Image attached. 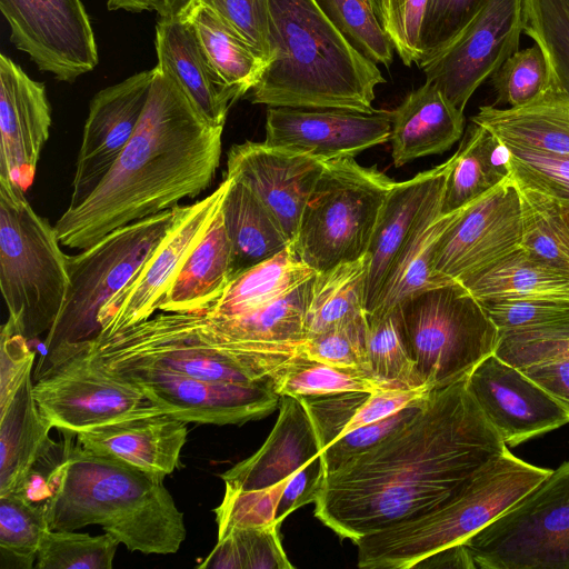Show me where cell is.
I'll list each match as a JSON object with an SVG mask.
<instances>
[{"mask_svg":"<svg viewBox=\"0 0 569 569\" xmlns=\"http://www.w3.org/2000/svg\"><path fill=\"white\" fill-rule=\"evenodd\" d=\"M467 377L433 389L402 427L326 475L315 517L356 543L460 493L508 449L469 392Z\"/></svg>","mask_w":569,"mask_h":569,"instance_id":"6da1fadb","label":"cell"},{"mask_svg":"<svg viewBox=\"0 0 569 569\" xmlns=\"http://www.w3.org/2000/svg\"><path fill=\"white\" fill-rule=\"evenodd\" d=\"M153 71L130 141L93 192L57 220L63 247L83 250L120 227L197 197L212 182L223 127L210 123L168 72L158 66Z\"/></svg>","mask_w":569,"mask_h":569,"instance_id":"7a4b0ae2","label":"cell"},{"mask_svg":"<svg viewBox=\"0 0 569 569\" xmlns=\"http://www.w3.org/2000/svg\"><path fill=\"white\" fill-rule=\"evenodd\" d=\"M48 476L43 505L51 530L100 526L129 551L176 553L187 537L183 513L164 476L91 452L67 440Z\"/></svg>","mask_w":569,"mask_h":569,"instance_id":"3957f363","label":"cell"},{"mask_svg":"<svg viewBox=\"0 0 569 569\" xmlns=\"http://www.w3.org/2000/svg\"><path fill=\"white\" fill-rule=\"evenodd\" d=\"M273 59L249 92L252 103L371 113L378 66L359 53L317 0H268Z\"/></svg>","mask_w":569,"mask_h":569,"instance_id":"277c9868","label":"cell"},{"mask_svg":"<svg viewBox=\"0 0 569 569\" xmlns=\"http://www.w3.org/2000/svg\"><path fill=\"white\" fill-rule=\"evenodd\" d=\"M551 469L513 456L509 448L486 465L447 503L360 538L358 567L411 569L428 557L463 543L521 499Z\"/></svg>","mask_w":569,"mask_h":569,"instance_id":"5b68a950","label":"cell"},{"mask_svg":"<svg viewBox=\"0 0 569 569\" xmlns=\"http://www.w3.org/2000/svg\"><path fill=\"white\" fill-rule=\"evenodd\" d=\"M60 244L26 192L0 179V287L8 318L28 340L48 333L63 307L69 272Z\"/></svg>","mask_w":569,"mask_h":569,"instance_id":"8992f818","label":"cell"},{"mask_svg":"<svg viewBox=\"0 0 569 569\" xmlns=\"http://www.w3.org/2000/svg\"><path fill=\"white\" fill-rule=\"evenodd\" d=\"M179 206L120 227L80 253L68 256L69 289L43 341L41 369L70 346L96 339L98 315L147 262L171 228Z\"/></svg>","mask_w":569,"mask_h":569,"instance_id":"52a82bcc","label":"cell"},{"mask_svg":"<svg viewBox=\"0 0 569 569\" xmlns=\"http://www.w3.org/2000/svg\"><path fill=\"white\" fill-rule=\"evenodd\" d=\"M376 166L353 158L325 163L291 243L316 272L366 256L383 202L395 184Z\"/></svg>","mask_w":569,"mask_h":569,"instance_id":"ba28073f","label":"cell"},{"mask_svg":"<svg viewBox=\"0 0 569 569\" xmlns=\"http://www.w3.org/2000/svg\"><path fill=\"white\" fill-rule=\"evenodd\" d=\"M397 308L409 352L431 389L466 378L498 347L499 330L459 281L421 291Z\"/></svg>","mask_w":569,"mask_h":569,"instance_id":"9c48e42d","label":"cell"},{"mask_svg":"<svg viewBox=\"0 0 569 569\" xmlns=\"http://www.w3.org/2000/svg\"><path fill=\"white\" fill-rule=\"evenodd\" d=\"M463 545L481 569H569V460Z\"/></svg>","mask_w":569,"mask_h":569,"instance_id":"30bf717a","label":"cell"},{"mask_svg":"<svg viewBox=\"0 0 569 569\" xmlns=\"http://www.w3.org/2000/svg\"><path fill=\"white\" fill-rule=\"evenodd\" d=\"M93 340L68 347L33 380V397L51 426L77 433L163 413L139 387L104 365Z\"/></svg>","mask_w":569,"mask_h":569,"instance_id":"8fae6325","label":"cell"},{"mask_svg":"<svg viewBox=\"0 0 569 569\" xmlns=\"http://www.w3.org/2000/svg\"><path fill=\"white\" fill-rule=\"evenodd\" d=\"M101 359L139 387L163 413L188 423L242 425L269 416L281 399L270 381L206 382L147 362Z\"/></svg>","mask_w":569,"mask_h":569,"instance_id":"7c38bea8","label":"cell"},{"mask_svg":"<svg viewBox=\"0 0 569 569\" xmlns=\"http://www.w3.org/2000/svg\"><path fill=\"white\" fill-rule=\"evenodd\" d=\"M526 23V0H487L440 51L417 64L463 111L469 99L516 51Z\"/></svg>","mask_w":569,"mask_h":569,"instance_id":"4fadbf2b","label":"cell"},{"mask_svg":"<svg viewBox=\"0 0 569 569\" xmlns=\"http://www.w3.org/2000/svg\"><path fill=\"white\" fill-rule=\"evenodd\" d=\"M522 213L519 189L509 174L468 203L438 239L433 269L465 282L520 249Z\"/></svg>","mask_w":569,"mask_h":569,"instance_id":"5bb4252c","label":"cell"},{"mask_svg":"<svg viewBox=\"0 0 569 569\" xmlns=\"http://www.w3.org/2000/svg\"><path fill=\"white\" fill-rule=\"evenodd\" d=\"M10 41L42 72L73 82L98 64V48L81 0H0Z\"/></svg>","mask_w":569,"mask_h":569,"instance_id":"9a60e30c","label":"cell"},{"mask_svg":"<svg viewBox=\"0 0 569 569\" xmlns=\"http://www.w3.org/2000/svg\"><path fill=\"white\" fill-rule=\"evenodd\" d=\"M231 181L224 177L210 194L191 204L179 206L171 228L154 252L99 311V336L139 323L159 310L174 276L222 207Z\"/></svg>","mask_w":569,"mask_h":569,"instance_id":"2e32d148","label":"cell"},{"mask_svg":"<svg viewBox=\"0 0 569 569\" xmlns=\"http://www.w3.org/2000/svg\"><path fill=\"white\" fill-rule=\"evenodd\" d=\"M153 72L152 68L134 73L91 99L68 209L93 192L130 141L146 108Z\"/></svg>","mask_w":569,"mask_h":569,"instance_id":"e0dca14e","label":"cell"},{"mask_svg":"<svg viewBox=\"0 0 569 569\" xmlns=\"http://www.w3.org/2000/svg\"><path fill=\"white\" fill-rule=\"evenodd\" d=\"M467 387L507 446L569 422V415L546 390L495 353L472 369Z\"/></svg>","mask_w":569,"mask_h":569,"instance_id":"ac0fdd59","label":"cell"},{"mask_svg":"<svg viewBox=\"0 0 569 569\" xmlns=\"http://www.w3.org/2000/svg\"><path fill=\"white\" fill-rule=\"evenodd\" d=\"M390 113L338 109L268 107L264 142L315 157L323 162L353 158L389 141Z\"/></svg>","mask_w":569,"mask_h":569,"instance_id":"d6986e66","label":"cell"},{"mask_svg":"<svg viewBox=\"0 0 569 569\" xmlns=\"http://www.w3.org/2000/svg\"><path fill=\"white\" fill-rule=\"evenodd\" d=\"M325 163L264 141H244L229 149L226 176L249 184L293 243L303 209Z\"/></svg>","mask_w":569,"mask_h":569,"instance_id":"ffe728a7","label":"cell"},{"mask_svg":"<svg viewBox=\"0 0 569 569\" xmlns=\"http://www.w3.org/2000/svg\"><path fill=\"white\" fill-rule=\"evenodd\" d=\"M51 109L46 86L0 54V179L24 192L33 183L49 138Z\"/></svg>","mask_w":569,"mask_h":569,"instance_id":"44dd1931","label":"cell"},{"mask_svg":"<svg viewBox=\"0 0 569 569\" xmlns=\"http://www.w3.org/2000/svg\"><path fill=\"white\" fill-rule=\"evenodd\" d=\"M455 157L413 178L395 182L390 189L366 253L367 278L365 311L369 315L391 269L413 232L422 211L441 189Z\"/></svg>","mask_w":569,"mask_h":569,"instance_id":"7402d4cb","label":"cell"},{"mask_svg":"<svg viewBox=\"0 0 569 569\" xmlns=\"http://www.w3.org/2000/svg\"><path fill=\"white\" fill-rule=\"evenodd\" d=\"M321 447L312 421L299 399L283 396L277 421L262 446L220 477L224 487L252 490L288 481Z\"/></svg>","mask_w":569,"mask_h":569,"instance_id":"603a6c76","label":"cell"},{"mask_svg":"<svg viewBox=\"0 0 569 569\" xmlns=\"http://www.w3.org/2000/svg\"><path fill=\"white\" fill-rule=\"evenodd\" d=\"M187 421L167 413L123 419L76 433L84 449L168 476L180 465Z\"/></svg>","mask_w":569,"mask_h":569,"instance_id":"cb8c5ba5","label":"cell"},{"mask_svg":"<svg viewBox=\"0 0 569 569\" xmlns=\"http://www.w3.org/2000/svg\"><path fill=\"white\" fill-rule=\"evenodd\" d=\"M154 46L157 66L180 86L199 112L224 127L230 107L239 100L217 73L193 27L184 19H159Z\"/></svg>","mask_w":569,"mask_h":569,"instance_id":"d4e9b609","label":"cell"},{"mask_svg":"<svg viewBox=\"0 0 569 569\" xmlns=\"http://www.w3.org/2000/svg\"><path fill=\"white\" fill-rule=\"evenodd\" d=\"M471 121L510 149L569 158V96L550 80L530 101L510 108L481 106Z\"/></svg>","mask_w":569,"mask_h":569,"instance_id":"484cf974","label":"cell"},{"mask_svg":"<svg viewBox=\"0 0 569 569\" xmlns=\"http://www.w3.org/2000/svg\"><path fill=\"white\" fill-rule=\"evenodd\" d=\"M393 164L401 167L421 157L449 150L463 133V111L427 81L389 111Z\"/></svg>","mask_w":569,"mask_h":569,"instance_id":"4316f807","label":"cell"},{"mask_svg":"<svg viewBox=\"0 0 569 569\" xmlns=\"http://www.w3.org/2000/svg\"><path fill=\"white\" fill-rule=\"evenodd\" d=\"M52 428L33 397L30 376L0 406V496L21 491L38 463L57 449Z\"/></svg>","mask_w":569,"mask_h":569,"instance_id":"83f0119b","label":"cell"},{"mask_svg":"<svg viewBox=\"0 0 569 569\" xmlns=\"http://www.w3.org/2000/svg\"><path fill=\"white\" fill-rule=\"evenodd\" d=\"M443 190L445 186L426 206L385 281L372 311L366 315L367 318H381L395 310L407 298L452 282L435 272V250L440 236L459 217L466 206L451 213L442 214Z\"/></svg>","mask_w":569,"mask_h":569,"instance_id":"f1b7e54d","label":"cell"},{"mask_svg":"<svg viewBox=\"0 0 569 569\" xmlns=\"http://www.w3.org/2000/svg\"><path fill=\"white\" fill-rule=\"evenodd\" d=\"M230 281L231 244L221 207L174 276L159 310L203 312L221 298Z\"/></svg>","mask_w":569,"mask_h":569,"instance_id":"f546056e","label":"cell"},{"mask_svg":"<svg viewBox=\"0 0 569 569\" xmlns=\"http://www.w3.org/2000/svg\"><path fill=\"white\" fill-rule=\"evenodd\" d=\"M432 390L430 387L390 388L297 399L312 421L322 451L352 430L388 418L411 405L425 402Z\"/></svg>","mask_w":569,"mask_h":569,"instance_id":"4dcf8cb0","label":"cell"},{"mask_svg":"<svg viewBox=\"0 0 569 569\" xmlns=\"http://www.w3.org/2000/svg\"><path fill=\"white\" fill-rule=\"evenodd\" d=\"M229 178L232 181L222 203V216L231 244L232 280L291 243L250 186L239 178Z\"/></svg>","mask_w":569,"mask_h":569,"instance_id":"1f68e13d","label":"cell"},{"mask_svg":"<svg viewBox=\"0 0 569 569\" xmlns=\"http://www.w3.org/2000/svg\"><path fill=\"white\" fill-rule=\"evenodd\" d=\"M479 301H569V273L533 257L522 247L461 282Z\"/></svg>","mask_w":569,"mask_h":569,"instance_id":"d6a6232c","label":"cell"},{"mask_svg":"<svg viewBox=\"0 0 569 569\" xmlns=\"http://www.w3.org/2000/svg\"><path fill=\"white\" fill-rule=\"evenodd\" d=\"M315 274L290 244L233 278L221 298L202 313L210 320L238 317L290 292Z\"/></svg>","mask_w":569,"mask_h":569,"instance_id":"836d02e7","label":"cell"},{"mask_svg":"<svg viewBox=\"0 0 569 569\" xmlns=\"http://www.w3.org/2000/svg\"><path fill=\"white\" fill-rule=\"evenodd\" d=\"M182 19L193 27L210 63L238 99L258 84L269 63L221 17L203 4L193 3Z\"/></svg>","mask_w":569,"mask_h":569,"instance_id":"e575fe53","label":"cell"},{"mask_svg":"<svg viewBox=\"0 0 569 569\" xmlns=\"http://www.w3.org/2000/svg\"><path fill=\"white\" fill-rule=\"evenodd\" d=\"M366 256L316 272L306 312L307 339L366 319Z\"/></svg>","mask_w":569,"mask_h":569,"instance_id":"d590c367","label":"cell"},{"mask_svg":"<svg viewBox=\"0 0 569 569\" xmlns=\"http://www.w3.org/2000/svg\"><path fill=\"white\" fill-rule=\"evenodd\" d=\"M366 352L368 373L389 388L429 387L409 352L398 308L381 318H367Z\"/></svg>","mask_w":569,"mask_h":569,"instance_id":"8d00e7d4","label":"cell"},{"mask_svg":"<svg viewBox=\"0 0 569 569\" xmlns=\"http://www.w3.org/2000/svg\"><path fill=\"white\" fill-rule=\"evenodd\" d=\"M517 186L522 213L521 247L533 257L569 273V226L559 203L541 192Z\"/></svg>","mask_w":569,"mask_h":569,"instance_id":"74e56055","label":"cell"},{"mask_svg":"<svg viewBox=\"0 0 569 569\" xmlns=\"http://www.w3.org/2000/svg\"><path fill=\"white\" fill-rule=\"evenodd\" d=\"M270 383L280 397L293 398L390 389L363 370L328 365L301 355L288 363Z\"/></svg>","mask_w":569,"mask_h":569,"instance_id":"f35d334b","label":"cell"},{"mask_svg":"<svg viewBox=\"0 0 569 569\" xmlns=\"http://www.w3.org/2000/svg\"><path fill=\"white\" fill-rule=\"evenodd\" d=\"M279 523L233 528L197 567L213 569H293L279 535Z\"/></svg>","mask_w":569,"mask_h":569,"instance_id":"ab89813d","label":"cell"},{"mask_svg":"<svg viewBox=\"0 0 569 569\" xmlns=\"http://www.w3.org/2000/svg\"><path fill=\"white\" fill-rule=\"evenodd\" d=\"M49 529L43 505L32 502L20 492L0 496L1 568L34 567Z\"/></svg>","mask_w":569,"mask_h":569,"instance_id":"60d3db41","label":"cell"},{"mask_svg":"<svg viewBox=\"0 0 569 569\" xmlns=\"http://www.w3.org/2000/svg\"><path fill=\"white\" fill-rule=\"evenodd\" d=\"M500 338L569 337V301L493 300L480 302Z\"/></svg>","mask_w":569,"mask_h":569,"instance_id":"b9f144b4","label":"cell"},{"mask_svg":"<svg viewBox=\"0 0 569 569\" xmlns=\"http://www.w3.org/2000/svg\"><path fill=\"white\" fill-rule=\"evenodd\" d=\"M523 32L545 53L549 80L569 96V0H526Z\"/></svg>","mask_w":569,"mask_h":569,"instance_id":"7bdbcfd3","label":"cell"},{"mask_svg":"<svg viewBox=\"0 0 569 569\" xmlns=\"http://www.w3.org/2000/svg\"><path fill=\"white\" fill-rule=\"evenodd\" d=\"M350 44L371 62L390 67L395 48L370 0H317Z\"/></svg>","mask_w":569,"mask_h":569,"instance_id":"ee69618b","label":"cell"},{"mask_svg":"<svg viewBox=\"0 0 569 569\" xmlns=\"http://www.w3.org/2000/svg\"><path fill=\"white\" fill-rule=\"evenodd\" d=\"M120 545L110 533L90 536L71 530L44 535L36 560L38 569H111Z\"/></svg>","mask_w":569,"mask_h":569,"instance_id":"f6af8a7d","label":"cell"},{"mask_svg":"<svg viewBox=\"0 0 569 569\" xmlns=\"http://www.w3.org/2000/svg\"><path fill=\"white\" fill-rule=\"evenodd\" d=\"M443 190L441 213L457 211L502 181L486 162L480 147V127L472 122L453 154Z\"/></svg>","mask_w":569,"mask_h":569,"instance_id":"bcb514c9","label":"cell"},{"mask_svg":"<svg viewBox=\"0 0 569 569\" xmlns=\"http://www.w3.org/2000/svg\"><path fill=\"white\" fill-rule=\"evenodd\" d=\"M490 80L496 97L493 106H521L538 96L549 82L546 56L537 43L518 50Z\"/></svg>","mask_w":569,"mask_h":569,"instance_id":"7dc6e473","label":"cell"},{"mask_svg":"<svg viewBox=\"0 0 569 569\" xmlns=\"http://www.w3.org/2000/svg\"><path fill=\"white\" fill-rule=\"evenodd\" d=\"M288 481L272 487L239 490L226 487L221 503L214 509L218 537L233 528L260 527L276 521V513Z\"/></svg>","mask_w":569,"mask_h":569,"instance_id":"c3c4849f","label":"cell"},{"mask_svg":"<svg viewBox=\"0 0 569 569\" xmlns=\"http://www.w3.org/2000/svg\"><path fill=\"white\" fill-rule=\"evenodd\" d=\"M510 149V148H509ZM510 176L520 186L569 207V158L510 149Z\"/></svg>","mask_w":569,"mask_h":569,"instance_id":"681fc988","label":"cell"},{"mask_svg":"<svg viewBox=\"0 0 569 569\" xmlns=\"http://www.w3.org/2000/svg\"><path fill=\"white\" fill-rule=\"evenodd\" d=\"M193 3L214 11L263 60L272 61L268 0H194Z\"/></svg>","mask_w":569,"mask_h":569,"instance_id":"f907efd6","label":"cell"},{"mask_svg":"<svg viewBox=\"0 0 569 569\" xmlns=\"http://www.w3.org/2000/svg\"><path fill=\"white\" fill-rule=\"evenodd\" d=\"M366 330L367 318L308 338L301 356L328 365L360 369L368 373Z\"/></svg>","mask_w":569,"mask_h":569,"instance_id":"816d5d0a","label":"cell"},{"mask_svg":"<svg viewBox=\"0 0 569 569\" xmlns=\"http://www.w3.org/2000/svg\"><path fill=\"white\" fill-rule=\"evenodd\" d=\"M425 402L411 405L388 418L352 430L331 442L320 453L323 477L398 430L418 412Z\"/></svg>","mask_w":569,"mask_h":569,"instance_id":"f5cc1de1","label":"cell"},{"mask_svg":"<svg viewBox=\"0 0 569 569\" xmlns=\"http://www.w3.org/2000/svg\"><path fill=\"white\" fill-rule=\"evenodd\" d=\"M430 0H385L382 27L405 66L422 58V26Z\"/></svg>","mask_w":569,"mask_h":569,"instance_id":"db71d44e","label":"cell"},{"mask_svg":"<svg viewBox=\"0 0 569 569\" xmlns=\"http://www.w3.org/2000/svg\"><path fill=\"white\" fill-rule=\"evenodd\" d=\"M487 0H430L422 26V59L445 48L479 12Z\"/></svg>","mask_w":569,"mask_h":569,"instance_id":"11a10c76","label":"cell"},{"mask_svg":"<svg viewBox=\"0 0 569 569\" xmlns=\"http://www.w3.org/2000/svg\"><path fill=\"white\" fill-rule=\"evenodd\" d=\"M28 341L8 318L0 338V406L6 405L31 376L36 353Z\"/></svg>","mask_w":569,"mask_h":569,"instance_id":"9f6ffc18","label":"cell"},{"mask_svg":"<svg viewBox=\"0 0 569 569\" xmlns=\"http://www.w3.org/2000/svg\"><path fill=\"white\" fill-rule=\"evenodd\" d=\"M495 355L517 368L547 360L569 359V337L538 339L500 338Z\"/></svg>","mask_w":569,"mask_h":569,"instance_id":"6f0895ef","label":"cell"},{"mask_svg":"<svg viewBox=\"0 0 569 569\" xmlns=\"http://www.w3.org/2000/svg\"><path fill=\"white\" fill-rule=\"evenodd\" d=\"M323 470L320 456L297 471L287 482L279 501L276 521L281 525L287 516L305 505L315 502L321 489Z\"/></svg>","mask_w":569,"mask_h":569,"instance_id":"680465c9","label":"cell"},{"mask_svg":"<svg viewBox=\"0 0 569 569\" xmlns=\"http://www.w3.org/2000/svg\"><path fill=\"white\" fill-rule=\"evenodd\" d=\"M569 415V359L547 360L519 368Z\"/></svg>","mask_w":569,"mask_h":569,"instance_id":"91938a15","label":"cell"},{"mask_svg":"<svg viewBox=\"0 0 569 569\" xmlns=\"http://www.w3.org/2000/svg\"><path fill=\"white\" fill-rule=\"evenodd\" d=\"M417 568L476 569L473 558L463 543L446 548L418 565Z\"/></svg>","mask_w":569,"mask_h":569,"instance_id":"94428289","label":"cell"},{"mask_svg":"<svg viewBox=\"0 0 569 569\" xmlns=\"http://www.w3.org/2000/svg\"><path fill=\"white\" fill-rule=\"evenodd\" d=\"M194 0H153L154 11L160 19H180Z\"/></svg>","mask_w":569,"mask_h":569,"instance_id":"6125c7cd","label":"cell"},{"mask_svg":"<svg viewBox=\"0 0 569 569\" xmlns=\"http://www.w3.org/2000/svg\"><path fill=\"white\" fill-rule=\"evenodd\" d=\"M107 8L111 11L126 10L129 12L154 10L153 0H108Z\"/></svg>","mask_w":569,"mask_h":569,"instance_id":"be15d7a7","label":"cell"},{"mask_svg":"<svg viewBox=\"0 0 569 569\" xmlns=\"http://www.w3.org/2000/svg\"><path fill=\"white\" fill-rule=\"evenodd\" d=\"M370 1L379 17V20L381 21V24H382L383 17H385V0H370Z\"/></svg>","mask_w":569,"mask_h":569,"instance_id":"e7e4bbea","label":"cell"},{"mask_svg":"<svg viewBox=\"0 0 569 569\" xmlns=\"http://www.w3.org/2000/svg\"><path fill=\"white\" fill-rule=\"evenodd\" d=\"M560 208H561V212L563 214V218H565L567 224L569 226V207L560 206Z\"/></svg>","mask_w":569,"mask_h":569,"instance_id":"03108f58","label":"cell"}]
</instances>
